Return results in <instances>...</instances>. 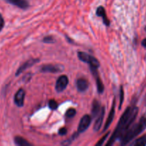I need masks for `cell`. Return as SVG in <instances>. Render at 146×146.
I'll use <instances>...</instances> for the list:
<instances>
[{
	"instance_id": "cell-11",
	"label": "cell",
	"mask_w": 146,
	"mask_h": 146,
	"mask_svg": "<svg viewBox=\"0 0 146 146\" xmlns=\"http://www.w3.org/2000/svg\"><path fill=\"white\" fill-rule=\"evenodd\" d=\"M104 115V107H102V108H101V111H100L98 116H97V118L96 119L95 122H94V127H93L94 131H98L100 129V128H101L102 126V123Z\"/></svg>"
},
{
	"instance_id": "cell-25",
	"label": "cell",
	"mask_w": 146,
	"mask_h": 146,
	"mask_svg": "<svg viewBox=\"0 0 146 146\" xmlns=\"http://www.w3.org/2000/svg\"><path fill=\"white\" fill-rule=\"evenodd\" d=\"M142 46L145 48H146V38H144V39L142 41Z\"/></svg>"
},
{
	"instance_id": "cell-2",
	"label": "cell",
	"mask_w": 146,
	"mask_h": 146,
	"mask_svg": "<svg viewBox=\"0 0 146 146\" xmlns=\"http://www.w3.org/2000/svg\"><path fill=\"white\" fill-rule=\"evenodd\" d=\"M146 128V113H145L144 115H142V117L140 118V119L139 120L138 122L135 124V125H133V127H131L130 128H129L125 133L124 135L121 137L120 140H121V144L122 145H125L128 144L133 138H135L136 136L139 135V134L141 133L143 131H144V130Z\"/></svg>"
},
{
	"instance_id": "cell-21",
	"label": "cell",
	"mask_w": 146,
	"mask_h": 146,
	"mask_svg": "<svg viewBox=\"0 0 146 146\" xmlns=\"http://www.w3.org/2000/svg\"><path fill=\"white\" fill-rule=\"evenodd\" d=\"M109 134H110V132H108L107 134H105V135H104V136L102 137V138H101V139H100V141H99L98 142H97V143H96V145H97V146H100V145H102V144L104 143V141H106V138H107V136H108Z\"/></svg>"
},
{
	"instance_id": "cell-8",
	"label": "cell",
	"mask_w": 146,
	"mask_h": 146,
	"mask_svg": "<svg viewBox=\"0 0 146 146\" xmlns=\"http://www.w3.org/2000/svg\"><path fill=\"white\" fill-rule=\"evenodd\" d=\"M115 99L113 100V106H112L111 110H110V113H109L108 117H107V119L106 121L105 125H104V129H103V132L106 131L107 130V128L110 127V125H111L112 122L113 121V118H114L115 116Z\"/></svg>"
},
{
	"instance_id": "cell-15",
	"label": "cell",
	"mask_w": 146,
	"mask_h": 146,
	"mask_svg": "<svg viewBox=\"0 0 146 146\" xmlns=\"http://www.w3.org/2000/svg\"><path fill=\"white\" fill-rule=\"evenodd\" d=\"M14 143L16 145L19 146H31L32 144L29 143L27 140L21 136H16L14 138Z\"/></svg>"
},
{
	"instance_id": "cell-26",
	"label": "cell",
	"mask_w": 146,
	"mask_h": 146,
	"mask_svg": "<svg viewBox=\"0 0 146 146\" xmlns=\"http://www.w3.org/2000/svg\"><path fill=\"white\" fill-rule=\"evenodd\" d=\"M145 31H146V27H145Z\"/></svg>"
},
{
	"instance_id": "cell-12",
	"label": "cell",
	"mask_w": 146,
	"mask_h": 146,
	"mask_svg": "<svg viewBox=\"0 0 146 146\" xmlns=\"http://www.w3.org/2000/svg\"><path fill=\"white\" fill-rule=\"evenodd\" d=\"M76 86H77V90L80 92H84L88 88L89 83L84 78H79L76 82Z\"/></svg>"
},
{
	"instance_id": "cell-5",
	"label": "cell",
	"mask_w": 146,
	"mask_h": 146,
	"mask_svg": "<svg viewBox=\"0 0 146 146\" xmlns=\"http://www.w3.org/2000/svg\"><path fill=\"white\" fill-rule=\"evenodd\" d=\"M64 70V67L58 64H47L42 66L41 71L42 72L50 73H59L62 72Z\"/></svg>"
},
{
	"instance_id": "cell-20",
	"label": "cell",
	"mask_w": 146,
	"mask_h": 146,
	"mask_svg": "<svg viewBox=\"0 0 146 146\" xmlns=\"http://www.w3.org/2000/svg\"><path fill=\"white\" fill-rule=\"evenodd\" d=\"M123 100H124V91L123 89V87H120V107H119V109L121 108L122 104H123Z\"/></svg>"
},
{
	"instance_id": "cell-18",
	"label": "cell",
	"mask_w": 146,
	"mask_h": 146,
	"mask_svg": "<svg viewBox=\"0 0 146 146\" xmlns=\"http://www.w3.org/2000/svg\"><path fill=\"white\" fill-rule=\"evenodd\" d=\"M48 106H49V108L52 110H56L57 108H58V104L56 102V101L52 99L49 101L48 103Z\"/></svg>"
},
{
	"instance_id": "cell-10",
	"label": "cell",
	"mask_w": 146,
	"mask_h": 146,
	"mask_svg": "<svg viewBox=\"0 0 146 146\" xmlns=\"http://www.w3.org/2000/svg\"><path fill=\"white\" fill-rule=\"evenodd\" d=\"M91 71H92V74L94 75V76L95 77L96 79V84H97V91H98L99 94H102L104 91V85L102 84V80L100 79V76L98 75V73H97V69L95 68H90Z\"/></svg>"
},
{
	"instance_id": "cell-16",
	"label": "cell",
	"mask_w": 146,
	"mask_h": 146,
	"mask_svg": "<svg viewBox=\"0 0 146 146\" xmlns=\"http://www.w3.org/2000/svg\"><path fill=\"white\" fill-rule=\"evenodd\" d=\"M100 104L97 100H94L93 101L92 104V115L93 117H96L98 113H100Z\"/></svg>"
},
{
	"instance_id": "cell-19",
	"label": "cell",
	"mask_w": 146,
	"mask_h": 146,
	"mask_svg": "<svg viewBox=\"0 0 146 146\" xmlns=\"http://www.w3.org/2000/svg\"><path fill=\"white\" fill-rule=\"evenodd\" d=\"M76 115V110L74 108H69L66 112V116L68 118H73Z\"/></svg>"
},
{
	"instance_id": "cell-1",
	"label": "cell",
	"mask_w": 146,
	"mask_h": 146,
	"mask_svg": "<svg viewBox=\"0 0 146 146\" xmlns=\"http://www.w3.org/2000/svg\"><path fill=\"white\" fill-rule=\"evenodd\" d=\"M137 113H138V108L136 106H129L126 108L125 111L119 121L114 133L110 137L106 145L110 146L113 145V143L118 138H121L125 133L130 128V125L134 122Z\"/></svg>"
},
{
	"instance_id": "cell-3",
	"label": "cell",
	"mask_w": 146,
	"mask_h": 146,
	"mask_svg": "<svg viewBox=\"0 0 146 146\" xmlns=\"http://www.w3.org/2000/svg\"><path fill=\"white\" fill-rule=\"evenodd\" d=\"M77 56H78V58L82 61L89 64L90 66V68H95V69H97L99 68V66H100V62L98 61V60L96 58H94V56H92L87 54V53L79 51L77 53Z\"/></svg>"
},
{
	"instance_id": "cell-24",
	"label": "cell",
	"mask_w": 146,
	"mask_h": 146,
	"mask_svg": "<svg viewBox=\"0 0 146 146\" xmlns=\"http://www.w3.org/2000/svg\"><path fill=\"white\" fill-rule=\"evenodd\" d=\"M67 133V130L65 128H62L59 130V134L61 135H66Z\"/></svg>"
},
{
	"instance_id": "cell-17",
	"label": "cell",
	"mask_w": 146,
	"mask_h": 146,
	"mask_svg": "<svg viewBox=\"0 0 146 146\" xmlns=\"http://www.w3.org/2000/svg\"><path fill=\"white\" fill-rule=\"evenodd\" d=\"M131 145L133 146H145L146 145V134L145 135H143L140 138H137L136 141H135L134 142L130 144Z\"/></svg>"
},
{
	"instance_id": "cell-13",
	"label": "cell",
	"mask_w": 146,
	"mask_h": 146,
	"mask_svg": "<svg viewBox=\"0 0 146 146\" xmlns=\"http://www.w3.org/2000/svg\"><path fill=\"white\" fill-rule=\"evenodd\" d=\"M96 14H97V16H98V17H100L102 18L103 23H104L106 26L108 27V26L110 25V21H109L108 18H107V15H106V11L105 10H104V7H102V6L99 7L97 9V11H96Z\"/></svg>"
},
{
	"instance_id": "cell-23",
	"label": "cell",
	"mask_w": 146,
	"mask_h": 146,
	"mask_svg": "<svg viewBox=\"0 0 146 146\" xmlns=\"http://www.w3.org/2000/svg\"><path fill=\"white\" fill-rule=\"evenodd\" d=\"M4 18H3L2 15H1V14H0V31L2 30L3 27H4Z\"/></svg>"
},
{
	"instance_id": "cell-22",
	"label": "cell",
	"mask_w": 146,
	"mask_h": 146,
	"mask_svg": "<svg viewBox=\"0 0 146 146\" xmlns=\"http://www.w3.org/2000/svg\"><path fill=\"white\" fill-rule=\"evenodd\" d=\"M43 41L45 43H48V44H51V43H53L54 41V38H53L52 36H45L43 39Z\"/></svg>"
},
{
	"instance_id": "cell-7",
	"label": "cell",
	"mask_w": 146,
	"mask_h": 146,
	"mask_svg": "<svg viewBox=\"0 0 146 146\" xmlns=\"http://www.w3.org/2000/svg\"><path fill=\"white\" fill-rule=\"evenodd\" d=\"M24 96H25V91L22 88L19 89L18 91L16 93L14 96V103L18 107H22L24 105Z\"/></svg>"
},
{
	"instance_id": "cell-27",
	"label": "cell",
	"mask_w": 146,
	"mask_h": 146,
	"mask_svg": "<svg viewBox=\"0 0 146 146\" xmlns=\"http://www.w3.org/2000/svg\"><path fill=\"white\" fill-rule=\"evenodd\" d=\"M145 103H146V98H145Z\"/></svg>"
},
{
	"instance_id": "cell-14",
	"label": "cell",
	"mask_w": 146,
	"mask_h": 146,
	"mask_svg": "<svg viewBox=\"0 0 146 146\" xmlns=\"http://www.w3.org/2000/svg\"><path fill=\"white\" fill-rule=\"evenodd\" d=\"M6 1L23 9H26L29 7V3L27 0H6Z\"/></svg>"
},
{
	"instance_id": "cell-4",
	"label": "cell",
	"mask_w": 146,
	"mask_h": 146,
	"mask_svg": "<svg viewBox=\"0 0 146 146\" xmlns=\"http://www.w3.org/2000/svg\"><path fill=\"white\" fill-rule=\"evenodd\" d=\"M90 123H91V117L89 115H84L82 118L80 120V122L79 123L78 128H77V131L78 133H83L90 126Z\"/></svg>"
},
{
	"instance_id": "cell-6",
	"label": "cell",
	"mask_w": 146,
	"mask_h": 146,
	"mask_svg": "<svg viewBox=\"0 0 146 146\" xmlns=\"http://www.w3.org/2000/svg\"><path fill=\"white\" fill-rule=\"evenodd\" d=\"M68 77L66 75H62L59 77L55 86V88L57 92H62V91H64L68 85Z\"/></svg>"
},
{
	"instance_id": "cell-9",
	"label": "cell",
	"mask_w": 146,
	"mask_h": 146,
	"mask_svg": "<svg viewBox=\"0 0 146 146\" xmlns=\"http://www.w3.org/2000/svg\"><path fill=\"white\" fill-rule=\"evenodd\" d=\"M39 61V59H34V58H31V59L28 60L26 62H24L19 68L17 69V72H16V76H19L21 72L26 70L27 68H29L31 66H33L34 64H35L36 63H37Z\"/></svg>"
}]
</instances>
